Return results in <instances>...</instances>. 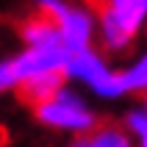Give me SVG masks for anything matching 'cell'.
<instances>
[{
  "instance_id": "1",
  "label": "cell",
  "mask_w": 147,
  "mask_h": 147,
  "mask_svg": "<svg viewBox=\"0 0 147 147\" xmlns=\"http://www.w3.org/2000/svg\"><path fill=\"white\" fill-rule=\"evenodd\" d=\"M33 117L39 119L45 128L53 131H67L75 136H86L92 128H97V114L86 106V100L69 86L56 89L53 97L45 103L33 106Z\"/></svg>"
},
{
  "instance_id": "2",
  "label": "cell",
  "mask_w": 147,
  "mask_h": 147,
  "mask_svg": "<svg viewBox=\"0 0 147 147\" xmlns=\"http://www.w3.org/2000/svg\"><path fill=\"white\" fill-rule=\"evenodd\" d=\"M64 78L67 81L86 83L97 97H106V100H117V97L125 94L122 83H119V72H114L106 64V58L92 47L69 50L67 64H64Z\"/></svg>"
},
{
  "instance_id": "3",
  "label": "cell",
  "mask_w": 147,
  "mask_h": 147,
  "mask_svg": "<svg viewBox=\"0 0 147 147\" xmlns=\"http://www.w3.org/2000/svg\"><path fill=\"white\" fill-rule=\"evenodd\" d=\"M36 8L39 14L50 17L56 22L58 33H61V42H64L67 50H83L92 47V39H94V11H89L86 6H72V3H64V0H36Z\"/></svg>"
},
{
  "instance_id": "4",
  "label": "cell",
  "mask_w": 147,
  "mask_h": 147,
  "mask_svg": "<svg viewBox=\"0 0 147 147\" xmlns=\"http://www.w3.org/2000/svg\"><path fill=\"white\" fill-rule=\"evenodd\" d=\"M67 56H69V50L64 45H36V47H25L20 56L11 58V69H14L17 83H22L28 78H36V75L64 72Z\"/></svg>"
},
{
  "instance_id": "5",
  "label": "cell",
  "mask_w": 147,
  "mask_h": 147,
  "mask_svg": "<svg viewBox=\"0 0 147 147\" xmlns=\"http://www.w3.org/2000/svg\"><path fill=\"white\" fill-rule=\"evenodd\" d=\"M100 8L114 17V22L131 39L142 31V25L147 22V0H103Z\"/></svg>"
},
{
  "instance_id": "6",
  "label": "cell",
  "mask_w": 147,
  "mask_h": 147,
  "mask_svg": "<svg viewBox=\"0 0 147 147\" xmlns=\"http://www.w3.org/2000/svg\"><path fill=\"white\" fill-rule=\"evenodd\" d=\"M64 81H67L64 72H47V75H36V78H28V81L17 83V89H20V97L28 106H39L47 97H53L56 89L64 86Z\"/></svg>"
},
{
  "instance_id": "7",
  "label": "cell",
  "mask_w": 147,
  "mask_h": 147,
  "mask_svg": "<svg viewBox=\"0 0 147 147\" xmlns=\"http://www.w3.org/2000/svg\"><path fill=\"white\" fill-rule=\"evenodd\" d=\"M20 36L25 39V47H36V45H64L56 22H53L50 17H45V14L31 17L28 22H22Z\"/></svg>"
},
{
  "instance_id": "8",
  "label": "cell",
  "mask_w": 147,
  "mask_h": 147,
  "mask_svg": "<svg viewBox=\"0 0 147 147\" xmlns=\"http://www.w3.org/2000/svg\"><path fill=\"white\" fill-rule=\"evenodd\" d=\"M78 147H133V139L117 125H103V128H92L86 136H81Z\"/></svg>"
},
{
  "instance_id": "9",
  "label": "cell",
  "mask_w": 147,
  "mask_h": 147,
  "mask_svg": "<svg viewBox=\"0 0 147 147\" xmlns=\"http://www.w3.org/2000/svg\"><path fill=\"white\" fill-rule=\"evenodd\" d=\"M119 83L125 94H147V53L119 72Z\"/></svg>"
},
{
  "instance_id": "10",
  "label": "cell",
  "mask_w": 147,
  "mask_h": 147,
  "mask_svg": "<svg viewBox=\"0 0 147 147\" xmlns=\"http://www.w3.org/2000/svg\"><path fill=\"white\" fill-rule=\"evenodd\" d=\"M144 128H147V114H144V108L142 106H136V108H131L128 114H125V122H122V131L131 136V139H139L142 133H144Z\"/></svg>"
},
{
  "instance_id": "11",
  "label": "cell",
  "mask_w": 147,
  "mask_h": 147,
  "mask_svg": "<svg viewBox=\"0 0 147 147\" xmlns=\"http://www.w3.org/2000/svg\"><path fill=\"white\" fill-rule=\"evenodd\" d=\"M17 86L14 69H11V61H0V94L3 92H11Z\"/></svg>"
},
{
  "instance_id": "12",
  "label": "cell",
  "mask_w": 147,
  "mask_h": 147,
  "mask_svg": "<svg viewBox=\"0 0 147 147\" xmlns=\"http://www.w3.org/2000/svg\"><path fill=\"white\" fill-rule=\"evenodd\" d=\"M142 108H144V114H147V94H144V106ZM136 147H147V128H144V133H142L139 139H136Z\"/></svg>"
}]
</instances>
